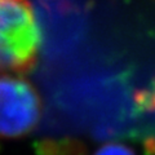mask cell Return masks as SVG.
<instances>
[{
	"label": "cell",
	"instance_id": "1",
	"mask_svg": "<svg viewBox=\"0 0 155 155\" xmlns=\"http://www.w3.org/2000/svg\"><path fill=\"white\" fill-rule=\"evenodd\" d=\"M40 32L28 0H0V75H23L36 65Z\"/></svg>",
	"mask_w": 155,
	"mask_h": 155
},
{
	"label": "cell",
	"instance_id": "2",
	"mask_svg": "<svg viewBox=\"0 0 155 155\" xmlns=\"http://www.w3.org/2000/svg\"><path fill=\"white\" fill-rule=\"evenodd\" d=\"M43 102L22 75H0V137L21 138L40 123Z\"/></svg>",
	"mask_w": 155,
	"mask_h": 155
},
{
	"label": "cell",
	"instance_id": "3",
	"mask_svg": "<svg viewBox=\"0 0 155 155\" xmlns=\"http://www.w3.org/2000/svg\"><path fill=\"white\" fill-rule=\"evenodd\" d=\"M36 13L44 30L48 51L58 52L70 47L81 36L85 23V9L81 0H38Z\"/></svg>",
	"mask_w": 155,
	"mask_h": 155
},
{
	"label": "cell",
	"instance_id": "4",
	"mask_svg": "<svg viewBox=\"0 0 155 155\" xmlns=\"http://www.w3.org/2000/svg\"><path fill=\"white\" fill-rule=\"evenodd\" d=\"M93 155H136L134 150L122 142H107L98 147Z\"/></svg>",
	"mask_w": 155,
	"mask_h": 155
}]
</instances>
